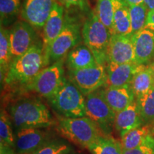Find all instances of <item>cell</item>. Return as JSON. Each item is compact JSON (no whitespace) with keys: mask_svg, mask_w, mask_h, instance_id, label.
Masks as SVG:
<instances>
[{"mask_svg":"<svg viewBox=\"0 0 154 154\" xmlns=\"http://www.w3.org/2000/svg\"><path fill=\"white\" fill-rule=\"evenodd\" d=\"M12 61L9 30L1 26L0 30V68H1V81L5 79L9 66Z\"/></svg>","mask_w":154,"mask_h":154,"instance_id":"obj_24","label":"cell"},{"mask_svg":"<svg viewBox=\"0 0 154 154\" xmlns=\"http://www.w3.org/2000/svg\"><path fill=\"white\" fill-rule=\"evenodd\" d=\"M106 67L97 63L94 66L76 71H69V79L84 96L105 86Z\"/></svg>","mask_w":154,"mask_h":154,"instance_id":"obj_9","label":"cell"},{"mask_svg":"<svg viewBox=\"0 0 154 154\" xmlns=\"http://www.w3.org/2000/svg\"><path fill=\"white\" fill-rule=\"evenodd\" d=\"M82 36L84 44L94 54L97 63H107V49L111 34L99 20L95 11L91 12L84 22Z\"/></svg>","mask_w":154,"mask_h":154,"instance_id":"obj_5","label":"cell"},{"mask_svg":"<svg viewBox=\"0 0 154 154\" xmlns=\"http://www.w3.org/2000/svg\"><path fill=\"white\" fill-rule=\"evenodd\" d=\"M54 138L49 128H24L15 131L16 154H32Z\"/></svg>","mask_w":154,"mask_h":154,"instance_id":"obj_10","label":"cell"},{"mask_svg":"<svg viewBox=\"0 0 154 154\" xmlns=\"http://www.w3.org/2000/svg\"><path fill=\"white\" fill-rule=\"evenodd\" d=\"M48 101L57 116L66 118L86 116L85 96L69 79H64L59 90Z\"/></svg>","mask_w":154,"mask_h":154,"instance_id":"obj_4","label":"cell"},{"mask_svg":"<svg viewBox=\"0 0 154 154\" xmlns=\"http://www.w3.org/2000/svg\"><path fill=\"white\" fill-rule=\"evenodd\" d=\"M145 28L149 29L154 32V10L149 11Z\"/></svg>","mask_w":154,"mask_h":154,"instance_id":"obj_33","label":"cell"},{"mask_svg":"<svg viewBox=\"0 0 154 154\" xmlns=\"http://www.w3.org/2000/svg\"><path fill=\"white\" fill-rule=\"evenodd\" d=\"M101 90L108 104L116 113L122 111L136 100L130 86L119 87L104 86Z\"/></svg>","mask_w":154,"mask_h":154,"instance_id":"obj_17","label":"cell"},{"mask_svg":"<svg viewBox=\"0 0 154 154\" xmlns=\"http://www.w3.org/2000/svg\"><path fill=\"white\" fill-rule=\"evenodd\" d=\"M71 151L72 148L65 140L54 138L32 154H69Z\"/></svg>","mask_w":154,"mask_h":154,"instance_id":"obj_29","label":"cell"},{"mask_svg":"<svg viewBox=\"0 0 154 154\" xmlns=\"http://www.w3.org/2000/svg\"><path fill=\"white\" fill-rule=\"evenodd\" d=\"M66 18L64 17V7L58 1H56L52 11L43 27V49L44 52L57 36L60 34L64 26Z\"/></svg>","mask_w":154,"mask_h":154,"instance_id":"obj_16","label":"cell"},{"mask_svg":"<svg viewBox=\"0 0 154 154\" xmlns=\"http://www.w3.org/2000/svg\"><path fill=\"white\" fill-rule=\"evenodd\" d=\"M148 66H149V69H151V71L152 74H153V77H154V61H153V62L150 63V64H149V65H148Z\"/></svg>","mask_w":154,"mask_h":154,"instance_id":"obj_37","label":"cell"},{"mask_svg":"<svg viewBox=\"0 0 154 154\" xmlns=\"http://www.w3.org/2000/svg\"><path fill=\"white\" fill-rule=\"evenodd\" d=\"M116 0H97L95 13L112 34Z\"/></svg>","mask_w":154,"mask_h":154,"instance_id":"obj_26","label":"cell"},{"mask_svg":"<svg viewBox=\"0 0 154 154\" xmlns=\"http://www.w3.org/2000/svg\"><path fill=\"white\" fill-rule=\"evenodd\" d=\"M64 59L56 61L39 72L26 86V89L49 100L54 95L66 78L64 76Z\"/></svg>","mask_w":154,"mask_h":154,"instance_id":"obj_6","label":"cell"},{"mask_svg":"<svg viewBox=\"0 0 154 154\" xmlns=\"http://www.w3.org/2000/svg\"><path fill=\"white\" fill-rule=\"evenodd\" d=\"M45 67L43 44L36 42L27 51L11 61L3 82L10 86H26Z\"/></svg>","mask_w":154,"mask_h":154,"instance_id":"obj_2","label":"cell"},{"mask_svg":"<svg viewBox=\"0 0 154 154\" xmlns=\"http://www.w3.org/2000/svg\"><path fill=\"white\" fill-rule=\"evenodd\" d=\"M108 62L116 63H136L131 36L117 34L111 35L107 49Z\"/></svg>","mask_w":154,"mask_h":154,"instance_id":"obj_13","label":"cell"},{"mask_svg":"<svg viewBox=\"0 0 154 154\" xmlns=\"http://www.w3.org/2000/svg\"><path fill=\"white\" fill-rule=\"evenodd\" d=\"M124 2L128 5V7L144 4V0H124Z\"/></svg>","mask_w":154,"mask_h":154,"instance_id":"obj_35","label":"cell"},{"mask_svg":"<svg viewBox=\"0 0 154 154\" xmlns=\"http://www.w3.org/2000/svg\"><path fill=\"white\" fill-rule=\"evenodd\" d=\"M150 127H151V136L154 138V123L150 125Z\"/></svg>","mask_w":154,"mask_h":154,"instance_id":"obj_38","label":"cell"},{"mask_svg":"<svg viewBox=\"0 0 154 154\" xmlns=\"http://www.w3.org/2000/svg\"><path fill=\"white\" fill-rule=\"evenodd\" d=\"M86 116L105 136H110L114 128L116 113L108 104L101 88L86 96Z\"/></svg>","mask_w":154,"mask_h":154,"instance_id":"obj_8","label":"cell"},{"mask_svg":"<svg viewBox=\"0 0 154 154\" xmlns=\"http://www.w3.org/2000/svg\"><path fill=\"white\" fill-rule=\"evenodd\" d=\"M7 112L14 132L24 128H49L57 124L47 106L34 98L17 100L8 106Z\"/></svg>","mask_w":154,"mask_h":154,"instance_id":"obj_1","label":"cell"},{"mask_svg":"<svg viewBox=\"0 0 154 154\" xmlns=\"http://www.w3.org/2000/svg\"><path fill=\"white\" fill-rule=\"evenodd\" d=\"M151 136L150 125H142L127 132L121 137V143L124 151L134 149L143 144Z\"/></svg>","mask_w":154,"mask_h":154,"instance_id":"obj_22","label":"cell"},{"mask_svg":"<svg viewBox=\"0 0 154 154\" xmlns=\"http://www.w3.org/2000/svg\"><path fill=\"white\" fill-rule=\"evenodd\" d=\"M69 154H70V153H69Z\"/></svg>","mask_w":154,"mask_h":154,"instance_id":"obj_39","label":"cell"},{"mask_svg":"<svg viewBox=\"0 0 154 154\" xmlns=\"http://www.w3.org/2000/svg\"><path fill=\"white\" fill-rule=\"evenodd\" d=\"M9 34L12 60L27 51L36 42L33 26L24 21L15 23L9 31Z\"/></svg>","mask_w":154,"mask_h":154,"instance_id":"obj_11","label":"cell"},{"mask_svg":"<svg viewBox=\"0 0 154 154\" xmlns=\"http://www.w3.org/2000/svg\"><path fill=\"white\" fill-rule=\"evenodd\" d=\"M57 0H24L21 17L33 27L43 28Z\"/></svg>","mask_w":154,"mask_h":154,"instance_id":"obj_12","label":"cell"},{"mask_svg":"<svg viewBox=\"0 0 154 154\" xmlns=\"http://www.w3.org/2000/svg\"><path fill=\"white\" fill-rule=\"evenodd\" d=\"M145 65L137 63H116L108 62L106 63V86H129L133 76Z\"/></svg>","mask_w":154,"mask_h":154,"instance_id":"obj_14","label":"cell"},{"mask_svg":"<svg viewBox=\"0 0 154 154\" xmlns=\"http://www.w3.org/2000/svg\"><path fill=\"white\" fill-rule=\"evenodd\" d=\"M142 125L144 124L140 117L136 100L122 111L116 113L114 128L121 137L129 131Z\"/></svg>","mask_w":154,"mask_h":154,"instance_id":"obj_18","label":"cell"},{"mask_svg":"<svg viewBox=\"0 0 154 154\" xmlns=\"http://www.w3.org/2000/svg\"><path fill=\"white\" fill-rule=\"evenodd\" d=\"M112 34L132 36L129 7L124 0H116Z\"/></svg>","mask_w":154,"mask_h":154,"instance_id":"obj_20","label":"cell"},{"mask_svg":"<svg viewBox=\"0 0 154 154\" xmlns=\"http://www.w3.org/2000/svg\"><path fill=\"white\" fill-rule=\"evenodd\" d=\"M15 132L12 121L5 109H1L0 115V142L14 148Z\"/></svg>","mask_w":154,"mask_h":154,"instance_id":"obj_27","label":"cell"},{"mask_svg":"<svg viewBox=\"0 0 154 154\" xmlns=\"http://www.w3.org/2000/svg\"><path fill=\"white\" fill-rule=\"evenodd\" d=\"M66 57L69 71L80 70L97 63L94 54L85 44L77 45L69 51Z\"/></svg>","mask_w":154,"mask_h":154,"instance_id":"obj_19","label":"cell"},{"mask_svg":"<svg viewBox=\"0 0 154 154\" xmlns=\"http://www.w3.org/2000/svg\"><path fill=\"white\" fill-rule=\"evenodd\" d=\"M57 130L61 136L76 145L88 149L101 136H105L87 116L66 118L58 116Z\"/></svg>","mask_w":154,"mask_h":154,"instance_id":"obj_3","label":"cell"},{"mask_svg":"<svg viewBox=\"0 0 154 154\" xmlns=\"http://www.w3.org/2000/svg\"><path fill=\"white\" fill-rule=\"evenodd\" d=\"M82 34L79 25L66 20L60 34L44 52L46 67L64 58L81 42Z\"/></svg>","mask_w":154,"mask_h":154,"instance_id":"obj_7","label":"cell"},{"mask_svg":"<svg viewBox=\"0 0 154 154\" xmlns=\"http://www.w3.org/2000/svg\"><path fill=\"white\" fill-rule=\"evenodd\" d=\"M20 7V0H0L1 22L16 15Z\"/></svg>","mask_w":154,"mask_h":154,"instance_id":"obj_30","label":"cell"},{"mask_svg":"<svg viewBox=\"0 0 154 154\" xmlns=\"http://www.w3.org/2000/svg\"><path fill=\"white\" fill-rule=\"evenodd\" d=\"M92 154H123L121 142L111 136H101L88 148Z\"/></svg>","mask_w":154,"mask_h":154,"instance_id":"obj_23","label":"cell"},{"mask_svg":"<svg viewBox=\"0 0 154 154\" xmlns=\"http://www.w3.org/2000/svg\"><path fill=\"white\" fill-rule=\"evenodd\" d=\"M144 5L149 11L154 10V0H144Z\"/></svg>","mask_w":154,"mask_h":154,"instance_id":"obj_36","label":"cell"},{"mask_svg":"<svg viewBox=\"0 0 154 154\" xmlns=\"http://www.w3.org/2000/svg\"><path fill=\"white\" fill-rule=\"evenodd\" d=\"M136 101L143 124L151 125L154 123V87L136 99Z\"/></svg>","mask_w":154,"mask_h":154,"instance_id":"obj_25","label":"cell"},{"mask_svg":"<svg viewBox=\"0 0 154 154\" xmlns=\"http://www.w3.org/2000/svg\"><path fill=\"white\" fill-rule=\"evenodd\" d=\"M0 148H1V149H0L1 150V154H16L14 148L11 147V146L6 143H0Z\"/></svg>","mask_w":154,"mask_h":154,"instance_id":"obj_34","label":"cell"},{"mask_svg":"<svg viewBox=\"0 0 154 154\" xmlns=\"http://www.w3.org/2000/svg\"><path fill=\"white\" fill-rule=\"evenodd\" d=\"M58 2L68 8L71 7H76L84 9L86 7L87 0H58Z\"/></svg>","mask_w":154,"mask_h":154,"instance_id":"obj_32","label":"cell"},{"mask_svg":"<svg viewBox=\"0 0 154 154\" xmlns=\"http://www.w3.org/2000/svg\"><path fill=\"white\" fill-rule=\"evenodd\" d=\"M129 12L131 22L132 35L145 28L148 16L147 7L144 4L129 7Z\"/></svg>","mask_w":154,"mask_h":154,"instance_id":"obj_28","label":"cell"},{"mask_svg":"<svg viewBox=\"0 0 154 154\" xmlns=\"http://www.w3.org/2000/svg\"><path fill=\"white\" fill-rule=\"evenodd\" d=\"M129 86L136 99L154 87V77L149 66L145 65L134 74Z\"/></svg>","mask_w":154,"mask_h":154,"instance_id":"obj_21","label":"cell"},{"mask_svg":"<svg viewBox=\"0 0 154 154\" xmlns=\"http://www.w3.org/2000/svg\"><path fill=\"white\" fill-rule=\"evenodd\" d=\"M123 154H154V138L151 136L141 146L134 149L124 150Z\"/></svg>","mask_w":154,"mask_h":154,"instance_id":"obj_31","label":"cell"},{"mask_svg":"<svg viewBox=\"0 0 154 154\" xmlns=\"http://www.w3.org/2000/svg\"><path fill=\"white\" fill-rule=\"evenodd\" d=\"M136 63L146 65L154 59V32L144 28L131 36Z\"/></svg>","mask_w":154,"mask_h":154,"instance_id":"obj_15","label":"cell"}]
</instances>
